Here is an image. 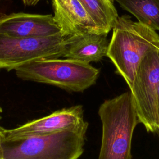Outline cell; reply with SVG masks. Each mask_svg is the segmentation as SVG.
<instances>
[{
  "mask_svg": "<svg viewBox=\"0 0 159 159\" xmlns=\"http://www.w3.org/2000/svg\"><path fill=\"white\" fill-rule=\"evenodd\" d=\"M5 129H4L2 127H1V126H0V131H3V130H4Z\"/></svg>",
  "mask_w": 159,
  "mask_h": 159,
  "instance_id": "18",
  "label": "cell"
},
{
  "mask_svg": "<svg viewBox=\"0 0 159 159\" xmlns=\"http://www.w3.org/2000/svg\"><path fill=\"white\" fill-rule=\"evenodd\" d=\"M138 22L159 31V0H115Z\"/></svg>",
  "mask_w": 159,
  "mask_h": 159,
  "instance_id": "11",
  "label": "cell"
},
{
  "mask_svg": "<svg viewBox=\"0 0 159 159\" xmlns=\"http://www.w3.org/2000/svg\"><path fill=\"white\" fill-rule=\"evenodd\" d=\"M94 22L106 35L112 29L117 17V10L109 0H79Z\"/></svg>",
  "mask_w": 159,
  "mask_h": 159,
  "instance_id": "12",
  "label": "cell"
},
{
  "mask_svg": "<svg viewBox=\"0 0 159 159\" xmlns=\"http://www.w3.org/2000/svg\"><path fill=\"white\" fill-rule=\"evenodd\" d=\"M71 40L62 34L37 37L0 34V69L15 70L35 60L63 57Z\"/></svg>",
  "mask_w": 159,
  "mask_h": 159,
  "instance_id": "5",
  "label": "cell"
},
{
  "mask_svg": "<svg viewBox=\"0 0 159 159\" xmlns=\"http://www.w3.org/2000/svg\"><path fill=\"white\" fill-rule=\"evenodd\" d=\"M2 112V108H1V107L0 106V120L1 119V118H2V117H1V113Z\"/></svg>",
  "mask_w": 159,
  "mask_h": 159,
  "instance_id": "16",
  "label": "cell"
},
{
  "mask_svg": "<svg viewBox=\"0 0 159 159\" xmlns=\"http://www.w3.org/2000/svg\"><path fill=\"white\" fill-rule=\"evenodd\" d=\"M98 115L102 138L98 159H132V140L140 123L130 92L105 100Z\"/></svg>",
  "mask_w": 159,
  "mask_h": 159,
  "instance_id": "2",
  "label": "cell"
},
{
  "mask_svg": "<svg viewBox=\"0 0 159 159\" xmlns=\"http://www.w3.org/2000/svg\"><path fill=\"white\" fill-rule=\"evenodd\" d=\"M0 34L15 37H37L61 34L51 14L24 12L0 16Z\"/></svg>",
  "mask_w": 159,
  "mask_h": 159,
  "instance_id": "8",
  "label": "cell"
},
{
  "mask_svg": "<svg viewBox=\"0 0 159 159\" xmlns=\"http://www.w3.org/2000/svg\"><path fill=\"white\" fill-rule=\"evenodd\" d=\"M107 57L116 73L132 87L138 66L149 51L159 49V34L149 27L133 21L130 16H118L113 27Z\"/></svg>",
  "mask_w": 159,
  "mask_h": 159,
  "instance_id": "1",
  "label": "cell"
},
{
  "mask_svg": "<svg viewBox=\"0 0 159 159\" xmlns=\"http://www.w3.org/2000/svg\"><path fill=\"white\" fill-rule=\"evenodd\" d=\"M0 1H1V0H0Z\"/></svg>",
  "mask_w": 159,
  "mask_h": 159,
  "instance_id": "20",
  "label": "cell"
},
{
  "mask_svg": "<svg viewBox=\"0 0 159 159\" xmlns=\"http://www.w3.org/2000/svg\"><path fill=\"white\" fill-rule=\"evenodd\" d=\"M109 42L107 35L86 34L72 37L63 57L85 63L98 62L107 55Z\"/></svg>",
  "mask_w": 159,
  "mask_h": 159,
  "instance_id": "10",
  "label": "cell"
},
{
  "mask_svg": "<svg viewBox=\"0 0 159 159\" xmlns=\"http://www.w3.org/2000/svg\"><path fill=\"white\" fill-rule=\"evenodd\" d=\"M159 85V49L148 52L142 59L130 88L140 123L147 132L157 129L155 99Z\"/></svg>",
  "mask_w": 159,
  "mask_h": 159,
  "instance_id": "6",
  "label": "cell"
},
{
  "mask_svg": "<svg viewBox=\"0 0 159 159\" xmlns=\"http://www.w3.org/2000/svg\"><path fill=\"white\" fill-rule=\"evenodd\" d=\"M83 114V107L81 105L65 107L15 129L4 130V140L47 135L71 129L80 125L85 121Z\"/></svg>",
  "mask_w": 159,
  "mask_h": 159,
  "instance_id": "7",
  "label": "cell"
},
{
  "mask_svg": "<svg viewBox=\"0 0 159 159\" xmlns=\"http://www.w3.org/2000/svg\"><path fill=\"white\" fill-rule=\"evenodd\" d=\"M4 140V130L0 131V159H3L2 142Z\"/></svg>",
  "mask_w": 159,
  "mask_h": 159,
  "instance_id": "14",
  "label": "cell"
},
{
  "mask_svg": "<svg viewBox=\"0 0 159 159\" xmlns=\"http://www.w3.org/2000/svg\"><path fill=\"white\" fill-rule=\"evenodd\" d=\"M22 1L25 6H30L37 4L40 1V0H22Z\"/></svg>",
  "mask_w": 159,
  "mask_h": 159,
  "instance_id": "15",
  "label": "cell"
},
{
  "mask_svg": "<svg viewBox=\"0 0 159 159\" xmlns=\"http://www.w3.org/2000/svg\"><path fill=\"white\" fill-rule=\"evenodd\" d=\"M155 108H156V115H157V128H158V127H159V85H158L157 91V94H156Z\"/></svg>",
  "mask_w": 159,
  "mask_h": 159,
  "instance_id": "13",
  "label": "cell"
},
{
  "mask_svg": "<svg viewBox=\"0 0 159 159\" xmlns=\"http://www.w3.org/2000/svg\"><path fill=\"white\" fill-rule=\"evenodd\" d=\"M54 19L66 37L103 34L79 0H52ZM106 35V34H105Z\"/></svg>",
  "mask_w": 159,
  "mask_h": 159,
  "instance_id": "9",
  "label": "cell"
},
{
  "mask_svg": "<svg viewBox=\"0 0 159 159\" xmlns=\"http://www.w3.org/2000/svg\"><path fill=\"white\" fill-rule=\"evenodd\" d=\"M111 3H112L113 4V2H114V0H109Z\"/></svg>",
  "mask_w": 159,
  "mask_h": 159,
  "instance_id": "19",
  "label": "cell"
},
{
  "mask_svg": "<svg viewBox=\"0 0 159 159\" xmlns=\"http://www.w3.org/2000/svg\"><path fill=\"white\" fill-rule=\"evenodd\" d=\"M23 80L56 86L68 91L83 92L94 85L100 70L89 63L68 58L35 60L15 70Z\"/></svg>",
  "mask_w": 159,
  "mask_h": 159,
  "instance_id": "4",
  "label": "cell"
},
{
  "mask_svg": "<svg viewBox=\"0 0 159 159\" xmlns=\"http://www.w3.org/2000/svg\"><path fill=\"white\" fill-rule=\"evenodd\" d=\"M88 122L53 134L2 142L3 159H78L83 153Z\"/></svg>",
  "mask_w": 159,
  "mask_h": 159,
  "instance_id": "3",
  "label": "cell"
},
{
  "mask_svg": "<svg viewBox=\"0 0 159 159\" xmlns=\"http://www.w3.org/2000/svg\"><path fill=\"white\" fill-rule=\"evenodd\" d=\"M156 133H157V134H158V137H159V127H158V128H157V129Z\"/></svg>",
  "mask_w": 159,
  "mask_h": 159,
  "instance_id": "17",
  "label": "cell"
}]
</instances>
